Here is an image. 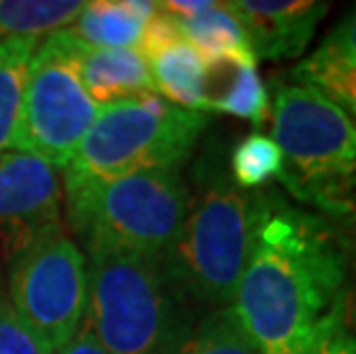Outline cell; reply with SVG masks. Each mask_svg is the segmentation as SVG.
Segmentation results:
<instances>
[{
	"instance_id": "1",
	"label": "cell",
	"mask_w": 356,
	"mask_h": 354,
	"mask_svg": "<svg viewBox=\"0 0 356 354\" xmlns=\"http://www.w3.org/2000/svg\"><path fill=\"white\" fill-rule=\"evenodd\" d=\"M350 276V244L333 221L274 191L255 193L251 251L232 311L262 354H315L347 322Z\"/></svg>"
},
{
	"instance_id": "2",
	"label": "cell",
	"mask_w": 356,
	"mask_h": 354,
	"mask_svg": "<svg viewBox=\"0 0 356 354\" xmlns=\"http://www.w3.org/2000/svg\"><path fill=\"white\" fill-rule=\"evenodd\" d=\"M181 230L163 255V269L191 304L211 311L232 306L253 237L255 193L239 189L221 156L202 154L193 170Z\"/></svg>"
},
{
	"instance_id": "3",
	"label": "cell",
	"mask_w": 356,
	"mask_h": 354,
	"mask_svg": "<svg viewBox=\"0 0 356 354\" xmlns=\"http://www.w3.org/2000/svg\"><path fill=\"white\" fill-rule=\"evenodd\" d=\"M280 182L327 218L356 221V124L322 90L283 83L274 97Z\"/></svg>"
},
{
	"instance_id": "4",
	"label": "cell",
	"mask_w": 356,
	"mask_h": 354,
	"mask_svg": "<svg viewBox=\"0 0 356 354\" xmlns=\"http://www.w3.org/2000/svg\"><path fill=\"white\" fill-rule=\"evenodd\" d=\"M86 325L111 354H175L191 331V304L159 258L88 251Z\"/></svg>"
},
{
	"instance_id": "5",
	"label": "cell",
	"mask_w": 356,
	"mask_h": 354,
	"mask_svg": "<svg viewBox=\"0 0 356 354\" xmlns=\"http://www.w3.org/2000/svg\"><path fill=\"white\" fill-rule=\"evenodd\" d=\"M188 189L177 170L95 179L65 170L67 216L88 251L161 260L181 230Z\"/></svg>"
},
{
	"instance_id": "6",
	"label": "cell",
	"mask_w": 356,
	"mask_h": 354,
	"mask_svg": "<svg viewBox=\"0 0 356 354\" xmlns=\"http://www.w3.org/2000/svg\"><path fill=\"white\" fill-rule=\"evenodd\" d=\"M209 118L140 95L102 106L65 170L108 179L145 170H177L191 156Z\"/></svg>"
},
{
	"instance_id": "7",
	"label": "cell",
	"mask_w": 356,
	"mask_h": 354,
	"mask_svg": "<svg viewBox=\"0 0 356 354\" xmlns=\"http://www.w3.org/2000/svg\"><path fill=\"white\" fill-rule=\"evenodd\" d=\"M83 42L56 30L30 60L21 118L12 147L51 166L67 168L99 113V104L81 81Z\"/></svg>"
},
{
	"instance_id": "8",
	"label": "cell",
	"mask_w": 356,
	"mask_h": 354,
	"mask_svg": "<svg viewBox=\"0 0 356 354\" xmlns=\"http://www.w3.org/2000/svg\"><path fill=\"white\" fill-rule=\"evenodd\" d=\"M12 311L58 354L79 334L88 315V260L65 237L51 232L12 260Z\"/></svg>"
},
{
	"instance_id": "9",
	"label": "cell",
	"mask_w": 356,
	"mask_h": 354,
	"mask_svg": "<svg viewBox=\"0 0 356 354\" xmlns=\"http://www.w3.org/2000/svg\"><path fill=\"white\" fill-rule=\"evenodd\" d=\"M60 177L51 163L0 152V255L14 260L60 228Z\"/></svg>"
},
{
	"instance_id": "10",
	"label": "cell",
	"mask_w": 356,
	"mask_h": 354,
	"mask_svg": "<svg viewBox=\"0 0 356 354\" xmlns=\"http://www.w3.org/2000/svg\"><path fill=\"white\" fill-rule=\"evenodd\" d=\"M255 58H297L313 42L331 5L315 0H230Z\"/></svg>"
},
{
	"instance_id": "11",
	"label": "cell",
	"mask_w": 356,
	"mask_h": 354,
	"mask_svg": "<svg viewBox=\"0 0 356 354\" xmlns=\"http://www.w3.org/2000/svg\"><path fill=\"white\" fill-rule=\"evenodd\" d=\"M207 63V97L204 111L262 124L269 118V95L257 74L253 51H239L204 60Z\"/></svg>"
},
{
	"instance_id": "12",
	"label": "cell",
	"mask_w": 356,
	"mask_h": 354,
	"mask_svg": "<svg viewBox=\"0 0 356 354\" xmlns=\"http://www.w3.org/2000/svg\"><path fill=\"white\" fill-rule=\"evenodd\" d=\"M79 72L88 95L99 106L140 95H156L149 65L138 49H95L83 44Z\"/></svg>"
},
{
	"instance_id": "13",
	"label": "cell",
	"mask_w": 356,
	"mask_h": 354,
	"mask_svg": "<svg viewBox=\"0 0 356 354\" xmlns=\"http://www.w3.org/2000/svg\"><path fill=\"white\" fill-rule=\"evenodd\" d=\"M156 12V3L143 0H99L86 3L70 24L79 42L95 49H136L143 28Z\"/></svg>"
},
{
	"instance_id": "14",
	"label": "cell",
	"mask_w": 356,
	"mask_h": 354,
	"mask_svg": "<svg viewBox=\"0 0 356 354\" xmlns=\"http://www.w3.org/2000/svg\"><path fill=\"white\" fill-rule=\"evenodd\" d=\"M154 92L172 102V106L204 113L207 97V63L186 40L172 42L170 47L147 58Z\"/></svg>"
},
{
	"instance_id": "15",
	"label": "cell",
	"mask_w": 356,
	"mask_h": 354,
	"mask_svg": "<svg viewBox=\"0 0 356 354\" xmlns=\"http://www.w3.org/2000/svg\"><path fill=\"white\" fill-rule=\"evenodd\" d=\"M40 37H14L0 42V152L12 147L17 134L24 90Z\"/></svg>"
},
{
	"instance_id": "16",
	"label": "cell",
	"mask_w": 356,
	"mask_h": 354,
	"mask_svg": "<svg viewBox=\"0 0 356 354\" xmlns=\"http://www.w3.org/2000/svg\"><path fill=\"white\" fill-rule=\"evenodd\" d=\"M83 7L86 3L72 0H0V42L63 30Z\"/></svg>"
},
{
	"instance_id": "17",
	"label": "cell",
	"mask_w": 356,
	"mask_h": 354,
	"mask_svg": "<svg viewBox=\"0 0 356 354\" xmlns=\"http://www.w3.org/2000/svg\"><path fill=\"white\" fill-rule=\"evenodd\" d=\"M177 24L181 37L204 60L239 54V51H251L244 28L230 12L228 3H211V7L195 14V17L177 19Z\"/></svg>"
},
{
	"instance_id": "18",
	"label": "cell",
	"mask_w": 356,
	"mask_h": 354,
	"mask_svg": "<svg viewBox=\"0 0 356 354\" xmlns=\"http://www.w3.org/2000/svg\"><path fill=\"white\" fill-rule=\"evenodd\" d=\"M356 67V5L333 26L313 54L297 65L292 77L306 86L320 88L322 83Z\"/></svg>"
},
{
	"instance_id": "19",
	"label": "cell",
	"mask_w": 356,
	"mask_h": 354,
	"mask_svg": "<svg viewBox=\"0 0 356 354\" xmlns=\"http://www.w3.org/2000/svg\"><path fill=\"white\" fill-rule=\"evenodd\" d=\"M175 354H262L237 313L228 308L209 311L179 343Z\"/></svg>"
},
{
	"instance_id": "20",
	"label": "cell",
	"mask_w": 356,
	"mask_h": 354,
	"mask_svg": "<svg viewBox=\"0 0 356 354\" xmlns=\"http://www.w3.org/2000/svg\"><path fill=\"white\" fill-rule=\"evenodd\" d=\"M280 170H283V154L274 138L264 134H248L234 145L230 154V177L244 191L257 189L269 179H278Z\"/></svg>"
},
{
	"instance_id": "21",
	"label": "cell",
	"mask_w": 356,
	"mask_h": 354,
	"mask_svg": "<svg viewBox=\"0 0 356 354\" xmlns=\"http://www.w3.org/2000/svg\"><path fill=\"white\" fill-rule=\"evenodd\" d=\"M0 354H53L37 334H33L12 306L0 308Z\"/></svg>"
},
{
	"instance_id": "22",
	"label": "cell",
	"mask_w": 356,
	"mask_h": 354,
	"mask_svg": "<svg viewBox=\"0 0 356 354\" xmlns=\"http://www.w3.org/2000/svg\"><path fill=\"white\" fill-rule=\"evenodd\" d=\"M179 40H184V37H181L177 19L170 17L168 12H163L156 3V12L149 17L145 28H143V35H140L138 47L136 49H138V54L147 60L149 56L159 54L161 49L170 47L172 42H179Z\"/></svg>"
},
{
	"instance_id": "23",
	"label": "cell",
	"mask_w": 356,
	"mask_h": 354,
	"mask_svg": "<svg viewBox=\"0 0 356 354\" xmlns=\"http://www.w3.org/2000/svg\"><path fill=\"white\" fill-rule=\"evenodd\" d=\"M317 90H322V92L327 95L329 99L336 102L347 115L356 120V67L350 72H343V74H338V77L329 79Z\"/></svg>"
},
{
	"instance_id": "24",
	"label": "cell",
	"mask_w": 356,
	"mask_h": 354,
	"mask_svg": "<svg viewBox=\"0 0 356 354\" xmlns=\"http://www.w3.org/2000/svg\"><path fill=\"white\" fill-rule=\"evenodd\" d=\"M315 354H356V336L347 329V325L338 327L320 343Z\"/></svg>"
},
{
	"instance_id": "25",
	"label": "cell",
	"mask_w": 356,
	"mask_h": 354,
	"mask_svg": "<svg viewBox=\"0 0 356 354\" xmlns=\"http://www.w3.org/2000/svg\"><path fill=\"white\" fill-rule=\"evenodd\" d=\"M58 354H111L104 345L97 341L95 334L90 331V327L83 322V327L79 329V334L72 338Z\"/></svg>"
},
{
	"instance_id": "26",
	"label": "cell",
	"mask_w": 356,
	"mask_h": 354,
	"mask_svg": "<svg viewBox=\"0 0 356 354\" xmlns=\"http://www.w3.org/2000/svg\"><path fill=\"white\" fill-rule=\"evenodd\" d=\"M3 306H5V304H3V301H0V308H3Z\"/></svg>"
},
{
	"instance_id": "27",
	"label": "cell",
	"mask_w": 356,
	"mask_h": 354,
	"mask_svg": "<svg viewBox=\"0 0 356 354\" xmlns=\"http://www.w3.org/2000/svg\"><path fill=\"white\" fill-rule=\"evenodd\" d=\"M354 320H356V313H354Z\"/></svg>"
},
{
	"instance_id": "28",
	"label": "cell",
	"mask_w": 356,
	"mask_h": 354,
	"mask_svg": "<svg viewBox=\"0 0 356 354\" xmlns=\"http://www.w3.org/2000/svg\"><path fill=\"white\" fill-rule=\"evenodd\" d=\"M354 313H356V308H354Z\"/></svg>"
}]
</instances>
